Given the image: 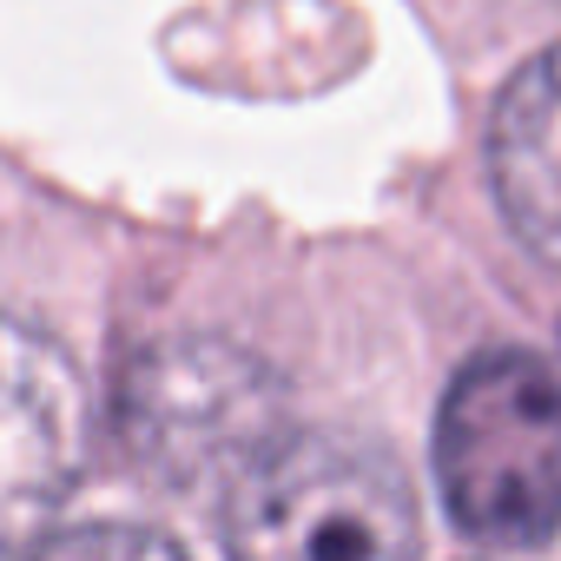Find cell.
I'll return each instance as SVG.
<instances>
[{
  "label": "cell",
  "mask_w": 561,
  "mask_h": 561,
  "mask_svg": "<svg viewBox=\"0 0 561 561\" xmlns=\"http://www.w3.org/2000/svg\"><path fill=\"white\" fill-rule=\"evenodd\" d=\"M119 430L146 469L198 482L271 449V377L225 344H165L126 370Z\"/></svg>",
  "instance_id": "3"
},
{
  "label": "cell",
  "mask_w": 561,
  "mask_h": 561,
  "mask_svg": "<svg viewBox=\"0 0 561 561\" xmlns=\"http://www.w3.org/2000/svg\"><path fill=\"white\" fill-rule=\"evenodd\" d=\"M436 482L462 535L548 541L561 528V377L528 351L462 364L436 416Z\"/></svg>",
  "instance_id": "1"
},
{
  "label": "cell",
  "mask_w": 561,
  "mask_h": 561,
  "mask_svg": "<svg viewBox=\"0 0 561 561\" xmlns=\"http://www.w3.org/2000/svg\"><path fill=\"white\" fill-rule=\"evenodd\" d=\"M489 179L515 238L561 271V47L535 54L495 100Z\"/></svg>",
  "instance_id": "4"
},
{
  "label": "cell",
  "mask_w": 561,
  "mask_h": 561,
  "mask_svg": "<svg viewBox=\"0 0 561 561\" xmlns=\"http://www.w3.org/2000/svg\"><path fill=\"white\" fill-rule=\"evenodd\" d=\"M231 561H416V495L364 436H291L238 469L225 502Z\"/></svg>",
  "instance_id": "2"
},
{
  "label": "cell",
  "mask_w": 561,
  "mask_h": 561,
  "mask_svg": "<svg viewBox=\"0 0 561 561\" xmlns=\"http://www.w3.org/2000/svg\"><path fill=\"white\" fill-rule=\"evenodd\" d=\"M87 462V390L60 351H47L34 331H14L8 344V508L14 528H27L34 508H47Z\"/></svg>",
  "instance_id": "5"
},
{
  "label": "cell",
  "mask_w": 561,
  "mask_h": 561,
  "mask_svg": "<svg viewBox=\"0 0 561 561\" xmlns=\"http://www.w3.org/2000/svg\"><path fill=\"white\" fill-rule=\"evenodd\" d=\"M27 561H185V554L139 522H80V528L41 535Z\"/></svg>",
  "instance_id": "6"
}]
</instances>
